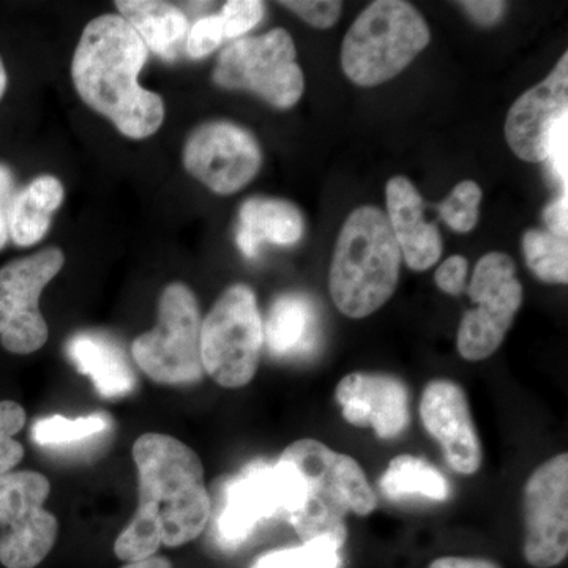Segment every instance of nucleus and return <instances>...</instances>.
Wrapping results in <instances>:
<instances>
[{"instance_id":"obj_1","label":"nucleus","mask_w":568,"mask_h":568,"mask_svg":"<svg viewBox=\"0 0 568 568\" xmlns=\"http://www.w3.org/2000/svg\"><path fill=\"white\" fill-rule=\"evenodd\" d=\"M133 459L140 504L114 544L123 562L152 558L160 547L178 548L196 540L211 517L204 466L196 452L173 436L138 437Z\"/></svg>"},{"instance_id":"obj_2","label":"nucleus","mask_w":568,"mask_h":568,"mask_svg":"<svg viewBox=\"0 0 568 568\" xmlns=\"http://www.w3.org/2000/svg\"><path fill=\"white\" fill-rule=\"evenodd\" d=\"M149 50L132 26L103 14L85 26L71 61V80L82 102L130 140H145L164 121L159 93L140 84Z\"/></svg>"},{"instance_id":"obj_3","label":"nucleus","mask_w":568,"mask_h":568,"mask_svg":"<svg viewBox=\"0 0 568 568\" xmlns=\"http://www.w3.org/2000/svg\"><path fill=\"white\" fill-rule=\"evenodd\" d=\"M402 260L386 213L355 209L339 231L328 276L336 308L353 320L373 315L395 294Z\"/></svg>"},{"instance_id":"obj_4","label":"nucleus","mask_w":568,"mask_h":568,"mask_svg":"<svg viewBox=\"0 0 568 568\" xmlns=\"http://www.w3.org/2000/svg\"><path fill=\"white\" fill-rule=\"evenodd\" d=\"M283 459L304 477L306 497L291 525L302 541L332 538L345 547L346 515L366 517L377 507V497L364 469L349 455L339 454L321 440L305 437L284 448Z\"/></svg>"},{"instance_id":"obj_5","label":"nucleus","mask_w":568,"mask_h":568,"mask_svg":"<svg viewBox=\"0 0 568 568\" xmlns=\"http://www.w3.org/2000/svg\"><path fill=\"white\" fill-rule=\"evenodd\" d=\"M429 40L432 32L416 7L377 0L362 11L343 40V71L354 84L375 88L402 73Z\"/></svg>"},{"instance_id":"obj_6","label":"nucleus","mask_w":568,"mask_h":568,"mask_svg":"<svg viewBox=\"0 0 568 568\" xmlns=\"http://www.w3.org/2000/svg\"><path fill=\"white\" fill-rule=\"evenodd\" d=\"M263 343L264 324L252 287H227L201 325L204 373L219 386L245 387L256 375Z\"/></svg>"},{"instance_id":"obj_7","label":"nucleus","mask_w":568,"mask_h":568,"mask_svg":"<svg viewBox=\"0 0 568 568\" xmlns=\"http://www.w3.org/2000/svg\"><path fill=\"white\" fill-rule=\"evenodd\" d=\"M201 320L196 295L186 284L171 283L159 302V324L134 339L132 355L155 383L182 386L203 379Z\"/></svg>"},{"instance_id":"obj_8","label":"nucleus","mask_w":568,"mask_h":568,"mask_svg":"<svg viewBox=\"0 0 568 568\" xmlns=\"http://www.w3.org/2000/svg\"><path fill=\"white\" fill-rule=\"evenodd\" d=\"M293 37L284 29L242 37L220 54L213 82L227 91H248L278 110H290L305 91Z\"/></svg>"},{"instance_id":"obj_9","label":"nucleus","mask_w":568,"mask_h":568,"mask_svg":"<svg viewBox=\"0 0 568 568\" xmlns=\"http://www.w3.org/2000/svg\"><path fill=\"white\" fill-rule=\"evenodd\" d=\"M306 497L304 477L297 467L280 458L274 466L261 465L235 478L226 489L216 532L224 547H237L267 519L291 521Z\"/></svg>"},{"instance_id":"obj_10","label":"nucleus","mask_w":568,"mask_h":568,"mask_svg":"<svg viewBox=\"0 0 568 568\" xmlns=\"http://www.w3.org/2000/svg\"><path fill=\"white\" fill-rule=\"evenodd\" d=\"M514 261L504 253H488L474 268L467 294L476 308L459 323L457 347L463 358L480 362L499 349L523 305V286Z\"/></svg>"},{"instance_id":"obj_11","label":"nucleus","mask_w":568,"mask_h":568,"mask_svg":"<svg viewBox=\"0 0 568 568\" xmlns=\"http://www.w3.org/2000/svg\"><path fill=\"white\" fill-rule=\"evenodd\" d=\"M51 484L33 470L0 476V562L33 568L50 555L58 538V518L44 510Z\"/></svg>"},{"instance_id":"obj_12","label":"nucleus","mask_w":568,"mask_h":568,"mask_svg":"<svg viewBox=\"0 0 568 568\" xmlns=\"http://www.w3.org/2000/svg\"><path fill=\"white\" fill-rule=\"evenodd\" d=\"M63 264L65 254L50 246L0 268V342L9 353L33 354L47 345L50 328L40 297Z\"/></svg>"},{"instance_id":"obj_13","label":"nucleus","mask_w":568,"mask_h":568,"mask_svg":"<svg viewBox=\"0 0 568 568\" xmlns=\"http://www.w3.org/2000/svg\"><path fill=\"white\" fill-rule=\"evenodd\" d=\"M263 153L256 138L233 122H205L183 149V166L213 193L234 194L260 173Z\"/></svg>"},{"instance_id":"obj_14","label":"nucleus","mask_w":568,"mask_h":568,"mask_svg":"<svg viewBox=\"0 0 568 568\" xmlns=\"http://www.w3.org/2000/svg\"><path fill=\"white\" fill-rule=\"evenodd\" d=\"M525 558L536 568L558 567L568 555V455L534 470L525 487Z\"/></svg>"},{"instance_id":"obj_15","label":"nucleus","mask_w":568,"mask_h":568,"mask_svg":"<svg viewBox=\"0 0 568 568\" xmlns=\"http://www.w3.org/2000/svg\"><path fill=\"white\" fill-rule=\"evenodd\" d=\"M420 417L426 433L443 448L444 458L455 473L473 476L480 469L484 447L465 388L454 381H432L422 394Z\"/></svg>"},{"instance_id":"obj_16","label":"nucleus","mask_w":568,"mask_h":568,"mask_svg":"<svg viewBox=\"0 0 568 568\" xmlns=\"http://www.w3.org/2000/svg\"><path fill=\"white\" fill-rule=\"evenodd\" d=\"M568 114V54L559 59L547 80L534 85L507 114L506 140L518 159L547 162L549 140Z\"/></svg>"},{"instance_id":"obj_17","label":"nucleus","mask_w":568,"mask_h":568,"mask_svg":"<svg viewBox=\"0 0 568 568\" xmlns=\"http://www.w3.org/2000/svg\"><path fill=\"white\" fill-rule=\"evenodd\" d=\"M335 398L346 422L372 428L381 439H394L409 425V390L399 377L351 373L339 381Z\"/></svg>"},{"instance_id":"obj_18","label":"nucleus","mask_w":568,"mask_h":568,"mask_svg":"<svg viewBox=\"0 0 568 568\" xmlns=\"http://www.w3.org/2000/svg\"><path fill=\"white\" fill-rule=\"evenodd\" d=\"M387 219L407 267L432 268L443 254V239L436 224L426 223L424 201L414 183L396 175L387 183Z\"/></svg>"},{"instance_id":"obj_19","label":"nucleus","mask_w":568,"mask_h":568,"mask_svg":"<svg viewBox=\"0 0 568 568\" xmlns=\"http://www.w3.org/2000/svg\"><path fill=\"white\" fill-rule=\"evenodd\" d=\"M302 235L304 219L294 204L274 197H252L242 205L237 245L246 257H256L264 242L291 246Z\"/></svg>"},{"instance_id":"obj_20","label":"nucleus","mask_w":568,"mask_h":568,"mask_svg":"<svg viewBox=\"0 0 568 568\" xmlns=\"http://www.w3.org/2000/svg\"><path fill=\"white\" fill-rule=\"evenodd\" d=\"M71 362L82 375L91 377L99 394L106 398H121L133 390V369L126 364L121 347L110 338L97 334H80L67 346Z\"/></svg>"},{"instance_id":"obj_21","label":"nucleus","mask_w":568,"mask_h":568,"mask_svg":"<svg viewBox=\"0 0 568 568\" xmlns=\"http://www.w3.org/2000/svg\"><path fill=\"white\" fill-rule=\"evenodd\" d=\"M317 313L306 295L286 294L268 312L264 339L278 357L308 354L317 342Z\"/></svg>"},{"instance_id":"obj_22","label":"nucleus","mask_w":568,"mask_h":568,"mask_svg":"<svg viewBox=\"0 0 568 568\" xmlns=\"http://www.w3.org/2000/svg\"><path fill=\"white\" fill-rule=\"evenodd\" d=\"M65 190L54 175L44 174L33 179L11 201L9 234L18 246L39 244L51 226V215L63 203Z\"/></svg>"},{"instance_id":"obj_23","label":"nucleus","mask_w":568,"mask_h":568,"mask_svg":"<svg viewBox=\"0 0 568 568\" xmlns=\"http://www.w3.org/2000/svg\"><path fill=\"white\" fill-rule=\"evenodd\" d=\"M115 7L148 50L166 61L175 58L179 43L189 33V21L181 9L159 0H119Z\"/></svg>"},{"instance_id":"obj_24","label":"nucleus","mask_w":568,"mask_h":568,"mask_svg":"<svg viewBox=\"0 0 568 568\" xmlns=\"http://www.w3.org/2000/svg\"><path fill=\"white\" fill-rule=\"evenodd\" d=\"M379 488L392 500L424 496L443 503L450 496L447 478L426 459L414 455H398L392 459L381 477Z\"/></svg>"},{"instance_id":"obj_25","label":"nucleus","mask_w":568,"mask_h":568,"mask_svg":"<svg viewBox=\"0 0 568 568\" xmlns=\"http://www.w3.org/2000/svg\"><path fill=\"white\" fill-rule=\"evenodd\" d=\"M523 253L532 274L548 284L568 282L567 239L548 231L529 230L523 235Z\"/></svg>"},{"instance_id":"obj_26","label":"nucleus","mask_w":568,"mask_h":568,"mask_svg":"<svg viewBox=\"0 0 568 568\" xmlns=\"http://www.w3.org/2000/svg\"><path fill=\"white\" fill-rule=\"evenodd\" d=\"M339 549L342 547L332 538H316L302 547L267 552L253 568H338Z\"/></svg>"},{"instance_id":"obj_27","label":"nucleus","mask_w":568,"mask_h":568,"mask_svg":"<svg viewBox=\"0 0 568 568\" xmlns=\"http://www.w3.org/2000/svg\"><path fill=\"white\" fill-rule=\"evenodd\" d=\"M106 428L108 418L102 414L80 418L51 416L33 425L32 437L40 446H65L100 435Z\"/></svg>"},{"instance_id":"obj_28","label":"nucleus","mask_w":568,"mask_h":568,"mask_svg":"<svg viewBox=\"0 0 568 568\" xmlns=\"http://www.w3.org/2000/svg\"><path fill=\"white\" fill-rule=\"evenodd\" d=\"M481 197L484 193L476 182H459L452 190L450 196L437 205V211L452 230L459 234H467L477 226L478 205L481 203Z\"/></svg>"},{"instance_id":"obj_29","label":"nucleus","mask_w":568,"mask_h":568,"mask_svg":"<svg viewBox=\"0 0 568 568\" xmlns=\"http://www.w3.org/2000/svg\"><path fill=\"white\" fill-rule=\"evenodd\" d=\"M24 425V407L10 399L0 402V476L10 473L24 457V447L13 437Z\"/></svg>"},{"instance_id":"obj_30","label":"nucleus","mask_w":568,"mask_h":568,"mask_svg":"<svg viewBox=\"0 0 568 568\" xmlns=\"http://www.w3.org/2000/svg\"><path fill=\"white\" fill-rule=\"evenodd\" d=\"M264 2L260 0H231L224 3L222 20L224 39H242L260 24L264 17Z\"/></svg>"},{"instance_id":"obj_31","label":"nucleus","mask_w":568,"mask_h":568,"mask_svg":"<svg viewBox=\"0 0 568 568\" xmlns=\"http://www.w3.org/2000/svg\"><path fill=\"white\" fill-rule=\"evenodd\" d=\"M224 31L220 14L201 18L194 22L186 36V54L192 59H203L212 54L223 43Z\"/></svg>"},{"instance_id":"obj_32","label":"nucleus","mask_w":568,"mask_h":568,"mask_svg":"<svg viewBox=\"0 0 568 568\" xmlns=\"http://www.w3.org/2000/svg\"><path fill=\"white\" fill-rule=\"evenodd\" d=\"M280 6L317 29L332 28L343 10V3L335 0H284Z\"/></svg>"},{"instance_id":"obj_33","label":"nucleus","mask_w":568,"mask_h":568,"mask_svg":"<svg viewBox=\"0 0 568 568\" xmlns=\"http://www.w3.org/2000/svg\"><path fill=\"white\" fill-rule=\"evenodd\" d=\"M568 114L564 115L552 130L549 140L547 162L551 164L552 174L567 192L568 182Z\"/></svg>"},{"instance_id":"obj_34","label":"nucleus","mask_w":568,"mask_h":568,"mask_svg":"<svg viewBox=\"0 0 568 568\" xmlns=\"http://www.w3.org/2000/svg\"><path fill=\"white\" fill-rule=\"evenodd\" d=\"M467 268H469V264H467L465 256L455 254V256L448 257L436 271L435 282L437 287L446 294H462L465 290Z\"/></svg>"},{"instance_id":"obj_35","label":"nucleus","mask_w":568,"mask_h":568,"mask_svg":"<svg viewBox=\"0 0 568 568\" xmlns=\"http://www.w3.org/2000/svg\"><path fill=\"white\" fill-rule=\"evenodd\" d=\"M459 6L478 24L493 26L503 17L506 3L491 2V0H474V2H462Z\"/></svg>"},{"instance_id":"obj_36","label":"nucleus","mask_w":568,"mask_h":568,"mask_svg":"<svg viewBox=\"0 0 568 568\" xmlns=\"http://www.w3.org/2000/svg\"><path fill=\"white\" fill-rule=\"evenodd\" d=\"M548 233L567 239L568 235V193L560 194L555 203L548 205L544 212Z\"/></svg>"},{"instance_id":"obj_37","label":"nucleus","mask_w":568,"mask_h":568,"mask_svg":"<svg viewBox=\"0 0 568 568\" xmlns=\"http://www.w3.org/2000/svg\"><path fill=\"white\" fill-rule=\"evenodd\" d=\"M429 568H500L496 562L480 558H459V556H446L433 560Z\"/></svg>"},{"instance_id":"obj_38","label":"nucleus","mask_w":568,"mask_h":568,"mask_svg":"<svg viewBox=\"0 0 568 568\" xmlns=\"http://www.w3.org/2000/svg\"><path fill=\"white\" fill-rule=\"evenodd\" d=\"M13 192V175L6 164H0V209L10 200Z\"/></svg>"},{"instance_id":"obj_39","label":"nucleus","mask_w":568,"mask_h":568,"mask_svg":"<svg viewBox=\"0 0 568 568\" xmlns=\"http://www.w3.org/2000/svg\"><path fill=\"white\" fill-rule=\"evenodd\" d=\"M122 568H173V564L162 556H152V558L140 560V562L125 564Z\"/></svg>"},{"instance_id":"obj_40","label":"nucleus","mask_w":568,"mask_h":568,"mask_svg":"<svg viewBox=\"0 0 568 568\" xmlns=\"http://www.w3.org/2000/svg\"><path fill=\"white\" fill-rule=\"evenodd\" d=\"M9 219H7L6 212L3 209H0V250L6 246L7 241H9Z\"/></svg>"},{"instance_id":"obj_41","label":"nucleus","mask_w":568,"mask_h":568,"mask_svg":"<svg viewBox=\"0 0 568 568\" xmlns=\"http://www.w3.org/2000/svg\"><path fill=\"white\" fill-rule=\"evenodd\" d=\"M7 82H9V78H7L6 65H3L2 58H0V100L7 91Z\"/></svg>"}]
</instances>
